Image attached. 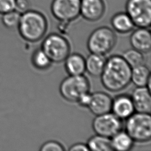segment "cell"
<instances>
[{"instance_id": "17", "label": "cell", "mask_w": 151, "mask_h": 151, "mask_svg": "<svg viewBox=\"0 0 151 151\" xmlns=\"http://www.w3.org/2000/svg\"><path fill=\"white\" fill-rule=\"evenodd\" d=\"M150 71L144 64L132 68L131 82L136 87L146 86L150 90Z\"/></svg>"}, {"instance_id": "10", "label": "cell", "mask_w": 151, "mask_h": 151, "mask_svg": "<svg viewBox=\"0 0 151 151\" xmlns=\"http://www.w3.org/2000/svg\"><path fill=\"white\" fill-rule=\"evenodd\" d=\"M111 111L121 120H126L135 112L130 96L123 94L112 99Z\"/></svg>"}, {"instance_id": "21", "label": "cell", "mask_w": 151, "mask_h": 151, "mask_svg": "<svg viewBox=\"0 0 151 151\" xmlns=\"http://www.w3.org/2000/svg\"><path fill=\"white\" fill-rule=\"evenodd\" d=\"M31 63L34 68L39 70H45L52 63L45 52L41 48L36 49L31 56Z\"/></svg>"}, {"instance_id": "4", "label": "cell", "mask_w": 151, "mask_h": 151, "mask_svg": "<svg viewBox=\"0 0 151 151\" xmlns=\"http://www.w3.org/2000/svg\"><path fill=\"white\" fill-rule=\"evenodd\" d=\"M116 42V35L111 28L100 27L90 34L87 41V47L91 53L105 55L114 48Z\"/></svg>"}, {"instance_id": "9", "label": "cell", "mask_w": 151, "mask_h": 151, "mask_svg": "<svg viewBox=\"0 0 151 151\" xmlns=\"http://www.w3.org/2000/svg\"><path fill=\"white\" fill-rule=\"evenodd\" d=\"M81 0H53L51 11L61 22H69L80 14Z\"/></svg>"}, {"instance_id": "11", "label": "cell", "mask_w": 151, "mask_h": 151, "mask_svg": "<svg viewBox=\"0 0 151 151\" xmlns=\"http://www.w3.org/2000/svg\"><path fill=\"white\" fill-rule=\"evenodd\" d=\"M135 111L150 113V90L146 86L136 87L130 95Z\"/></svg>"}, {"instance_id": "6", "label": "cell", "mask_w": 151, "mask_h": 151, "mask_svg": "<svg viewBox=\"0 0 151 151\" xmlns=\"http://www.w3.org/2000/svg\"><path fill=\"white\" fill-rule=\"evenodd\" d=\"M41 48L45 52L52 63L63 62L70 54V44L63 35L52 33L48 35L42 41Z\"/></svg>"}, {"instance_id": "20", "label": "cell", "mask_w": 151, "mask_h": 151, "mask_svg": "<svg viewBox=\"0 0 151 151\" xmlns=\"http://www.w3.org/2000/svg\"><path fill=\"white\" fill-rule=\"evenodd\" d=\"M88 150L92 151L113 150L110 138L96 134L90 137L86 143Z\"/></svg>"}, {"instance_id": "12", "label": "cell", "mask_w": 151, "mask_h": 151, "mask_svg": "<svg viewBox=\"0 0 151 151\" xmlns=\"http://www.w3.org/2000/svg\"><path fill=\"white\" fill-rule=\"evenodd\" d=\"M112 98L106 93L96 91L91 93V99L88 109L95 116L111 112Z\"/></svg>"}, {"instance_id": "28", "label": "cell", "mask_w": 151, "mask_h": 151, "mask_svg": "<svg viewBox=\"0 0 151 151\" xmlns=\"http://www.w3.org/2000/svg\"><path fill=\"white\" fill-rule=\"evenodd\" d=\"M70 151H88V148L86 144L83 143H76L71 145L69 149Z\"/></svg>"}, {"instance_id": "25", "label": "cell", "mask_w": 151, "mask_h": 151, "mask_svg": "<svg viewBox=\"0 0 151 151\" xmlns=\"http://www.w3.org/2000/svg\"><path fill=\"white\" fill-rule=\"evenodd\" d=\"M17 0H0V14L15 10Z\"/></svg>"}, {"instance_id": "23", "label": "cell", "mask_w": 151, "mask_h": 151, "mask_svg": "<svg viewBox=\"0 0 151 151\" xmlns=\"http://www.w3.org/2000/svg\"><path fill=\"white\" fill-rule=\"evenodd\" d=\"M1 15V21L5 28L10 29L17 28L21 14L16 10H13Z\"/></svg>"}, {"instance_id": "3", "label": "cell", "mask_w": 151, "mask_h": 151, "mask_svg": "<svg viewBox=\"0 0 151 151\" xmlns=\"http://www.w3.org/2000/svg\"><path fill=\"white\" fill-rule=\"evenodd\" d=\"M124 127L134 142H149L151 138L150 113L134 112L126 119Z\"/></svg>"}, {"instance_id": "27", "label": "cell", "mask_w": 151, "mask_h": 151, "mask_svg": "<svg viewBox=\"0 0 151 151\" xmlns=\"http://www.w3.org/2000/svg\"><path fill=\"white\" fill-rule=\"evenodd\" d=\"M91 99V93L90 91L81 95L77 101L78 104L83 107H88Z\"/></svg>"}, {"instance_id": "1", "label": "cell", "mask_w": 151, "mask_h": 151, "mask_svg": "<svg viewBox=\"0 0 151 151\" xmlns=\"http://www.w3.org/2000/svg\"><path fill=\"white\" fill-rule=\"evenodd\" d=\"M131 71L132 68L122 55H111L106 59L100 76L101 84L109 91H122L131 83Z\"/></svg>"}, {"instance_id": "22", "label": "cell", "mask_w": 151, "mask_h": 151, "mask_svg": "<svg viewBox=\"0 0 151 151\" xmlns=\"http://www.w3.org/2000/svg\"><path fill=\"white\" fill-rule=\"evenodd\" d=\"M122 56L131 68L143 64L145 61L143 54L133 48L124 51Z\"/></svg>"}, {"instance_id": "26", "label": "cell", "mask_w": 151, "mask_h": 151, "mask_svg": "<svg viewBox=\"0 0 151 151\" xmlns=\"http://www.w3.org/2000/svg\"><path fill=\"white\" fill-rule=\"evenodd\" d=\"M29 6L30 5L28 0H17L15 10L20 14H22L29 10Z\"/></svg>"}, {"instance_id": "18", "label": "cell", "mask_w": 151, "mask_h": 151, "mask_svg": "<svg viewBox=\"0 0 151 151\" xmlns=\"http://www.w3.org/2000/svg\"><path fill=\"white\" fill-rule=\"evenodd\" d=\"M113 150L129 151L134 146V142L125 130H120L110 138Z\"/></svg>"}, {"instance_id": "15", "label": "cell", "mask_w": 151, "mask_h": 151, "mask_svg": "<svg viewBox=\"0 0 151 151\" xmlns=\"http://www.w3.org/2000/svg\"><path fill=\"white\" fill-rule=\"evenodd\" d=\"M64 61L65 70L68 75H82L86 71L85 58L80 54L70 53Z\"/></svg>"}, {"instance_id": "2", "label": "cell", "mask_w": 151, "mask_h": 151, "mask_svg": "<svg viewBox=\"0 0 151 151\" xmlns=\"http://www.w3.org/2000/svg\"><path fill=\"white\" fill-rule=\"evenodd\" d=\"M47 26V19L41 13L28 10L21 14L17 29L22 39L29 42H36L44 37Z\"/></svg>"}, {"instance_id": "24", "label": "cell", "mask_w": 151, "mask_h": 151, "mask_svg": "<svg viewBox=\"0 0 151 151\" xmlns=\"http://www.w3.org/2000/svg\"><path fill=\"white\" fill-rule=\"evenodd\" d=\"M64 146L55 140H48L44 143L40 147V151H64Z\"/></svg>"}, {"instance_id": "13", "label": "cell", "mask_w": 151, "mask_h": 151, "mask_svg": "<svg viewBox=\"0 0 151 151\" xmlns=\"http://www.w3.org/2000/svg\"><path fill=\"white\" fill-rule=\"evenodd\" d=\"M105 10L102 0H81L80 14L89 21H96L103 15Z\"/></svg>"}, {"instance_id": "8", "label": "cell", "mask_w": 151, "mask_h": 151, "mask_svg": "<svg viewBox=\"0 0 151 151\" xmlns=\"http://www.w3.org/2000/svg\"><path fill=\"white\" fill-rule=\"evenodd\" d=\"M123 126L122 120L111 112L96 116L92 122L95 133L109 138L122 130Z\"/></svg>"}, {"instance_id": "5", "label": "cell", "mask_w": 151, "mask_h": 151, "mask_svg": "<svg viewBox=\"0 0 151 151\" xmlns=\"http://www.w3.org/2000/svg\"><path fill=\"white\" fill-rule=\"evenodd\" d=\"M90 83L87 77L68 75L61 82L59 91L62 97L71 103H77L80 97L90 91Z\"/></svg>"}, {"instance_id": "16", "label": "cell", "mask_w": 151, "mask_h": 151, "mask_svg": "<svg viewBox=\"0 0 151 151\" xmlns=\"http://www.w3.org/2000/svg\"><path fill=\"white\" fill-rule=\"evenodd\" d=\"M106 59L104 55L90 52L85 58L86 71L93 77H100L104 69Z\"/></svg>"}, {"instance_id": "14", "label": "cell", "mask_w": 151, "mask_h": 151, "mask_svg": "<svg viewBox=\"0 0 151 151\" xmlns=\"http://www.w3.org/2000/svg\"><path fill=\"white\" fill-rule=\"evenodd\" d=\"M129 40L132 48L143 54L147 53L150 51L151 34L148 28L138 27L132 32Z\"/></svg>"}, {"instance_id": "7", "label": "cell", "mask_w": 151, "mask_h": 151, "mask_svg": "<svg viewBox=\"0 0 151 151\" xmlns=\"http://www.w3.org/2000/svg\"><path fill=\"white\" fill-rule=\"evenodd\" d=\"M126 11L134 26L149 28L151 24V0H128Z\"/></svg>"}, {"instance_id": "19", "label": "cell", "mask_w": 151, "mask_h": 151, "mask_svg": "<svg viewBox=\"0 0 151 151\" xmlns=\"http://www.w3.org/2000/svg\"><path fill=\"white\" fill-rule=\"evenodd\" d=\"M111 24L113 29L120 34L131 32L135 27L128 14L124 12L115 14L111 19Z\"/></svg>"}]
</instances>
